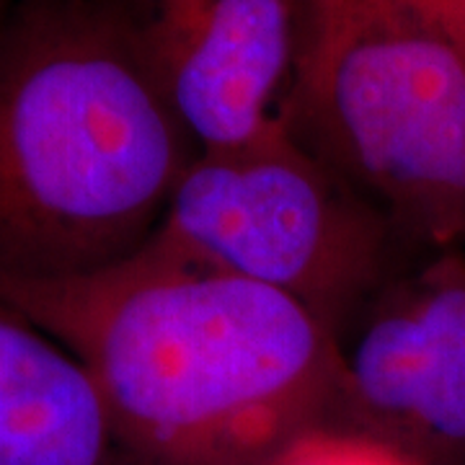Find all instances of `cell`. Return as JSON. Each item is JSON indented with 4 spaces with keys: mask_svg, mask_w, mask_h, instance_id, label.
<instances>
[{
    "mask_svg": "<svg viewBox=\"0 0 465 465\" xmlns=\"http://www.w3.org/2000/svg\"><path fill=\"white\" fill-rule=\"evenodd\" d=\"M0 465H133L88 370L3 300Z\"/></svg>",
    "mask_w": 465,
    "mask_h": 465,
    "instance_id": "52a82bcc",
    "label": "cell"
},
{
    "mask_svg": "<svg viewBox=\"0 0 465 465\" xmlns=\"http://www.w3.org/2000/svg\"><path fill=\"white\" fill-rule=\"evenodd\" d=\"M272 465H421L406 452L347 427L321 424L272 460Z\"/></svg>",
    "mask_w": 465,
    "mask_h": 465,
    "instance_id": "ba28073f",
    "label": "cell"
},
{
    "mask_svg": "<svg viewBox=\"0 0 465 465\" xmlns=\"http://www.w3.org/2000/svg\"><path fill=\"white\" fill-rule=\"evenodd\" d=\"M194 155L122 0L14 3L0 24V280L130 259Z\"/></svg>",
    "mask_w": 465,
    "mask_h": 465,
    "instance_id": "7a4b0ae2",
    "label": "cell"
},
{
    "mask_svg": "<svg viewBox=\"0 0 465 465\" xmlns=\"http://www.w3.org/2000/svg\"><path fill=\"white\" fill-rule=\"evenodd\" d=\"M134 42L197 153L282 122L302 42V0H122Z\"/></svg>",
    "mask_w": 465,
    "mask_h": 465,
    "instance_id": "8992f818",
    "label": "cell"
},
{
    "mask_svg": "<svg viewBox=\"0 0 465 465\" xmlns=\"http://www.w3.org/2000/svg\"><path fill=\"white\" fill-rule=\"evenodd\" d=\"M0 300L78 357L133 465H272L336 414L339 339L262 284L140 249Z\"/></svg>",
    "mask_w": 465,
    "mask_h": 465,
    "instance_id": "6da1fadb",
    "label": "cell"
},
{
    "mask_svg": "<svg viewBox=\"0 0 465 465\" xmlns=\"http://www.w3.org/2000/svg\"><path fill=\"white\" fill-rule=\"evenodd\" d=\"M333 427L421 465H465V246L419 253L339 341Z\"/></svg>",
    "mask_w": 465,
    "mask_h": 465,
    "instance_id": "5b68a950",
    "label": "cell"
},
{
    "mask_svg": "<svg viewBox=\"0 0 465 465\" xmlns=\"http://www.w3.org/2000/svg\"><path fill=\"white\" fill-rule=\"evenodd\" d=\"M282 119L401 246H465V54L403 0H302Z\"/></svg>",
    "mask_w": 465,
    "mask_h": 465,
    "instance_id": "3957f363",
    "label": "cell"
},
{
    "mask_svg": "<svg viewBox=\"0 0 465 465\" xmlns=\"http://www.w3.org/2000/svg\"><path fill=\"white\" fill-rule=\"evenodd\" d=\"M465 54V0H403Z\"/></svg>",
    "mask_w": 465,
    "mask_h": 465,
    "instance_id": "9c48e42d",
    "label": "cell"
},
{
    "mask_svg": "<svg viewBox=\"0 0 465 465\" xmlns=\"http://www.w3.org/2000/svg\"><path fill=\"white\" fill-rule=\"evenodd\" d=\"M385 217L280 122L249 145L197 153L143 249L298 300L341 341L391 280Z\"/></svg>",
    "mask_w": 465,
    "mask_h": 465,
    "instance_id": "277c9868",
    "label": "cell"
},
{
    "mask_svg": "<svg viewBox=\"0 0 465 465\" xmlns=\"http://www.w3.org/2000/svg\"><path fill=\"white\" fill-rule=\"evenodd\" d=\"M14 8V3L11 0H0V24L5 21V16H8V11Z\"/></svg>",
    "mask_w": 465,
    "mask_h": 465,
    "instance_id": "30bf717a",
    "label": "cell"
}]
</instances>
